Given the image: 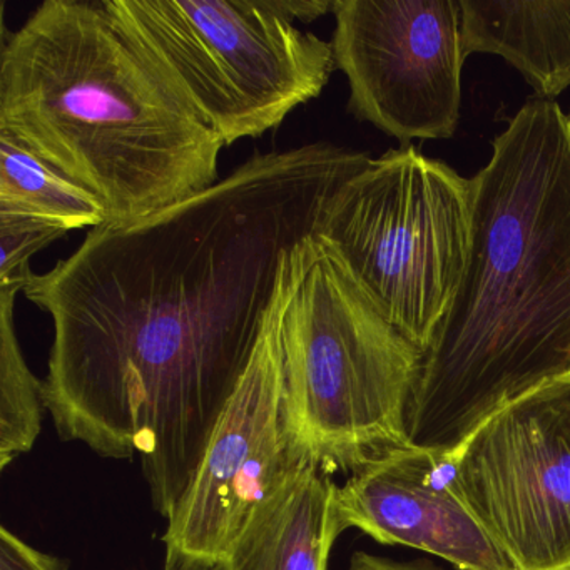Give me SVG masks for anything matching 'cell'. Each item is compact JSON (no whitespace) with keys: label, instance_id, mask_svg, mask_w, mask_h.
Segmentation results:
<instances>
[{"label":"cell","instance_id":"cell-7","mask_svg":"<svg viewBox=\"0 0 570 570\" xmlns=\"http://www.w3.org/2000/svg\"><path fill=\"white\" fill-rule=\"evenodd\" d=\"M316 255L315 236L286 266L252 363L213 432L191 485L169 515L163 535L165 567L225 562L256 507L309 462L286 430L283 320Z\"/></svg>","mask_w":570,"mask_h":570},{"label":"cell","instance_id":"cell-18","mask_svg":"<svg viewBox=\"0 0 570 570\" xmlns=\"http://www.w3.org/2000/svg\"><path fill=\"white\" fill-rule=\"evenodd\" d=\"M165 570H225L223 563L213 567H165Z\"/></svg>","mask_w":570,"mask_h":570},{"label":"cell","instance_id":"cell-13","mask_svg":"<svg viewBox=\"0 0 570 570\" xmlns=\"http://www.w3.org/2000/svg\"><path fill=\"white\" fill-rule=\"evenodd\" d=\"M0 215L45 219L68 233L108 223L96 196L4 131H0Z\"/></svg>","mask_w":570,"mask_h":570},{"label":"cell","instance_id":"cell-8","mask_svg":"<svg viewBox=\"0 0 570 570\" xmlns=\"http://www.w3.org/2000/svg\"><path fill=\"white\" fill-rule=\"evenodd\" d=\"M450 455L456 490L517 570L570 569V375L503 406Z\"/></svg>","mask_w":570,"mask_h":570},{"label":"cell","instance_id":"cell-4","mask_svg":"<svg viewBox=\"0 0 570 570\" xmlns=\"http://www.w3.org/2000/svg\"><path fill=\"white\" fill-rule=\"evenodd\" d=\"M283 358L286 430L323 472L353 475L410 446L422 352L322 239L283 320Z\"/></svg>","mask_w":570,"mask_h":570},{"label":"cell","instance_id":"cell-15","mask_svg":"<svg viewBox=\"0 0 570 570\" xmlns=\"http://www.w3.org/2000/svg\"><path fill=\"white\" fill-rule=\"evenodd\" d=\"M68 235L61 226L29 216L0 215V283L28 288L32 256Z\"/></svg>","mask_w":570,"mask_h":570},{"label":"cell","instance_id":"cell-16","mask_svg":"<svg viewBox=\"0 0 570 570\" xmlns=\"http://www.w3.org/2000/svg\"><path fill=\"white\" fill-rule=\"evenodd\" d=\"M68 560L41 552L2 527L0 529V570H68Z\"/></svg>","mask_w":570,"mask_h":570},{"label":"cell","instance_id":"cell-9","mask_svg":"<svg viewBox=\"0 0 570 570\" xmlns=\"http://www.w3.org/2000/svg\"><path fill=\"white\" fill-rule=\"evenodd\" d=\"M333 52L350 112L409 146L449 139L460 121V0H335Z\"/></svg>","mask_w":570,"mask_h":570},{"label":"cell","instance_id":"cell-6","mask_svg":"<svg viewBox=\"0 0 570 570\" xmlns=\"http://www.w3.org/2000/svg\"><path fill=\"white\" fill-rule=\"evenodd\" d=\"M470 225V179L409 145L372 159L343 185L316 238L423 353L459 286Z\"/></svg>","mask_w":570,"mask_h":570},{"label":"cell","instance_id":"cell-12","mask_svg":"<svg viewBox=\"0 0 570 570\" xmlns=\"http://www.w3.org/2000/svg\"><path fill=\"white\" fill-rule=\"evenodd\" d=\"M466 56L505 59L540 99L570 88V0H460Z\"/></svg>","mask_w":570,"mask_h":570},{"label":"cell","instance_id":"cell-14","mask_svg":"<svg viewBox=\"0 0 570 570\" xmlns=\"http://www.w3.org/2000/svg\"><path fill=\"white\" fill-rule=\"evenodd\" d=\"M21 286L0 283V469L31 452L45 420V382L29 368L16 332Z\"/></svg>","mask_w":570,"mask_h":570},{"label":"cell","instance_id":"cell-1","mask_svg":"<svg viewBox=\"0 0 570 570\" xmlns=\"http://www.w3.org/2000/svg\"><path fill=\"white\" fill-rule=\"evenodd\" d=\"M372 161L328 141L255 153L212 188L91 229L26 298L55 326L46 409L62 442L138 453L169 519L255 355L296 249Z\"/></svg>","mask_w":570,"mask_h":570},{"label":"cell","instance_id":"cell-19","mask_svg":"<svg viewBox=\"0 0 570 570\" xmlns=\"http://www.w3.org/2000/svg\"><path fill=\"white\" fill-rule=\"evenodd\" d=\"M567 570H570V569H567Z\"/></svg>","mask_w":570,"mask_h":570},{"label":"cell","instance_id":"cell-10","mask_svg":"<svg viewBox=\"0 0 570 570\" xmlns=\"http://www.w3.org/2000/svg\"><path fill=\"white\" fill-rule=\"evenodd\" d=\"M336 505L345 530L385 546L423 550L462 570H517L456 490L449 452L396 450L350 475Z\"/></svg>","mask_w":570,"mask_h":570},{"label":"cell","instance_id":"cell-11","mask_svg":"<svg viewBox=\"0 0 570 570\" xmlns=\"http://www.w3.org/2000/svg\"><path fill=\"white\" fill-rule=\"evenodd\" d=\"M336 493L328 473L303 463L256 507L223 569H328L330 552L345 530Z\"/></svg>","mask_w":570,"mask_h":570},{"label":"cell","instance_id":"cell-5","mask_svg":"<svg viewBox=\"0 0 570 570\" xmlns=\"http://www.w3.org/2000/svg\"><path fill=\"white\" fill-rule=\"evenodd\" d=\"M223 145L262 138L318 98L332 42L302 31L335 0H118Z\"/></svg>","mask_w":570,"mask_h":570},{"label":"cell","instance_id":"cell-2","mask_svg":"<svg viewBox=\"0 0 570 570\" xmlns=\"http://www.w3.org/2000/svg\"><path fill=\"white\" fill-rule=\"evenodd\" d=\"M455 295L420 358L410 445L459 449L493 413L570 375V118L533 99L472 179Z\"/></svg>","mask_w":570,"mask_h":570},{"label":"cell","instance_id":"cell-3","mask_svg":"<svg viewBox=\"0 0 570 570\" xmlns=\"http://www.w3.org/2000/svg\"><path fill=\"white\" fill-rule=\"evenodd\" d=\"M0 131L128 223L219 181L225 148L118 0H46L0 52Z\"/></svg>","mask_w":570,"mask_h":570},{"label":"cell","instance_id":"cell-17","mask_svg":"<svg viewBox=\"0 0 570 570\" xmlns=\"http://www.w3.org/2000/svg\"><path fill=\"white\" fill-rule=\"evenodd\" d=\"M348 570H439L425 560L416 562H396L372 553L356 552L350 560Z\"/></svg>","mask_w":570,"mask_h":570}]
</instances>
